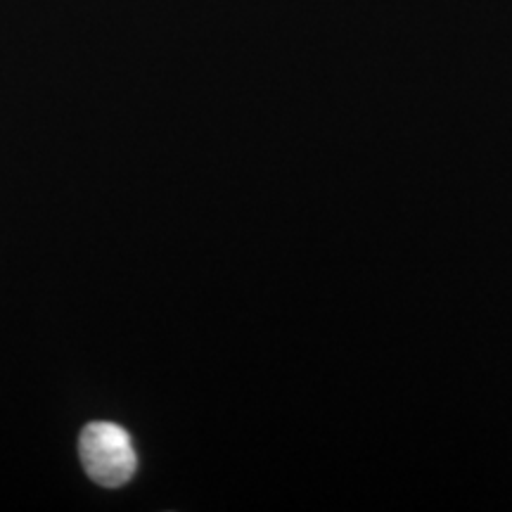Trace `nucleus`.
Returning a JSON list of instances; mask_svg holds the SVG:
<instances>
[{
  "label": "nucleus",
  "instance_id": "nucleus-1",
  "mask_svg": "<svg viewBox=\"0 0 512 512\" xmlns=\"http://www.w3.org/2000/svg\"><path fill=\"white\" fill-rule=\"evenodd\" d=\"M79 456L86 475L105 489L124 486L136 475V448L124 427L114 422H91L83 427Z\"/></svg>",
  "mask_w": 512,
  "mask_h": 512
}]
</instances>
